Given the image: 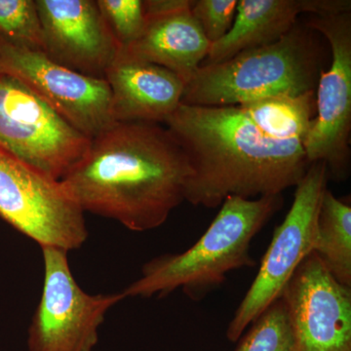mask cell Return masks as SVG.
<instances>
[{
    "label": "cell",
    "instance_id": "obj_1",
    "mask_svg": "<svg viewBox=\"0 0 351 351\" xmlns=\"http://www.w3.org/2000/svg\"><path fill=\"white\" fill-rule=\"evenodd\" d=\"M191 174L186 152L166 127L117 122L91 140L60 182L83 213L144 232L162 226L186 201Z\"/></svg>",
    "mask_w": 351,
    "mask_h": 351
},
{
    "label": "cell",
    "instance_id": "obj_2",
    "mask_svg": "<svg viewBox=\"0 0 351 351\" xmlns=\"http://www.w3.org/2000/svg\"><path fill=\"white\" fill-rule=\"evenodd\" d=\"M165 124L188 156L193 174L186 201L195 206L219 207L230 196L281 195L311 165L301 141L263 135L239 106L181 104Z\"/></svg>",
    "mask_w": 351,
    "mask_h": 351
},
{
    "label": "cell",
    "instance_id": "obj_3",
    "mask_svg": "<svg viewBox=\"0 0 351 351\" xmlns=\"http://www.w3.org/2000/svg\"><path fill=\"white\" fill-rule=\"evenodd\" d=\"M282 205L281 195L258 199L230 196L195 245L145 263L138 279L122 293L125 298H162L181 289L193 301H200L225 282L228 272L255 265L252 240Z\"/></svg>",
    "mask_w": 351,
    "mask_h": 351
},
{
    "label": "cell",
    "instance_id": "obj_4",
    "mask_svg": "<svg viewBox=\"0 0 351 351\" xmlns=\"http://www.w3.org/2000/svg\"><path fill=\"white\" fill-rule=\"evenodd\" d=\"M318 66L316 44L295 25L276 43L245 50L223 63L200 66L186 84L182 104L230 107L306 93L315 90Z\"/></svg>",
    "mask_w": 351,
    "mask_h": 351
},
{
    "label": "cell",
    "instance_id": "obj_5",
    "mask_svg": "<svg viewBox=\"0 0 351 351\" xmlns=\"http://www.w3.org/2000/svg\"><path fill=\"white\" fill-rule=\"evenodd\" d=\"M327 165L313 162L295 186L294 202L277 226L263 256L257 276L247 291L226 330L230 341L241 338L246 328L276 299L291 277L313 252L321 201L326 191Z\"/></svg>",
    "mask_w": 351,
    "mask_h": 351
},
{
    "label": "cell",
    "instance_id": "obj_6",
    "mask_svg": "<svg viewBox=\"0 0 351 351\" xmlns=\"http://www.w3.org/2000/svg\"><path fill=\"white\" fill-rule=\"evenodd\" d=\"M0 217L40 247L82 248L88 239L84 213L61 182L48 177L0 145Z\"/></svg>",
    "mask_w": 351,
    "mask_h": 351
},
{
    "label": "cell",
    "instance_id": "obj_7",
    "mask_svg": "<svg viewBox=\"0 0 351 351\" xmlns=\"http://www.w3.org/2000/svg\"><path fill=\"white\" fill-rule=\"evenodd\" d=\"M41 250L43 294L29 325L27 350L94 351L108 311L125 295L85 292L69 267L68 251L56 247H41Z\"/></svg>",
    "mask_w": 351,
    "mask_h": 351
},
{
    "label": "cell",
    "instance_id": "obj_8",
    "mask_svg": "<svg viewBox=\"0 0 351 351\" xmlns=\"http://www.w3.org/2000/svg\"><path fill=\"white\" fill-rule=\"evenodd\" d=\"M90 143L27 85L0 71V145L61 181Z\"/></svg>",
    "mask_w": 351,
    "mask_h": 351
},
{
    "label": "cell",
    "instance_id": "obj_9",
    "mask_svg": "<svg viewBox=\"0 0 351 351\" xmlns=\"http://www.w3.org/2000/svg\"><path fill=\"white\" fill-rule=\"evenodd\" d=\"M0 71L20 80L90 140L117 123L107 80L61 66L43 50L0 36Z\"/></svg>",
    "mask_w": 351,
    "mask_h": 351
},
{
    "label": "cell",
    "instance_id": "obj_10",
    "mask_svg": "<svg viewBox=\"0 0 351 351\" xmlns=\"http://www.w3.org/2000/svg\"><path fill=\"white\" fill-rule=\"evenodd\" d=\"M308 25L326 38L332 63L327 71H320L315 117L302 145L309 163L324 162L328 172L345 179L350 160L351 12L314 16Z\"/></svg>",
    "mask_w": 351,
    "mask_h": 351
},
{
    "label": "cell",
    "instance_id": "obj_11",
    "mask_svg": "<svg viewBox=\"0 0 351 351\" xmlns=\"http://www.w3.org/2000/svg\"><path fill=\"white\" fill-rule=\"evenodd\" d=\"M295 351H351V287L338 282L314 253L283 289Z\"/></svg>",
    "mask_w": 351,
    "mask_h": 351
},
{
    "label": "cell",
    "instance_id": "obj_12",
    "mask_svg": "<svg viewBox=\"0 0 351 351\" xmlns=\"http://www.w3.org/2000/svg\"><path fill=\"white\" fill-rule=\"evenodd\" d=\"M43 51L61 66L105 80L119 45L95 0H36Z\"/></svg>",
    "mask_w": 351,
    "mask_h": 351
},
{
    "label": "cell",
    "instance_id": "obj_13",
    "mask_svg": "<svg viewBox=\"0 0 351 351\" xmlns=\"http://www.w3.org/2000/svg\"><path fill=\"white\" fill-rule=\"evenodd\" d=\"M193 3V0H145L144 32L119 51L169 69L186 84L211 47L191 14Z\"/></svg>",
    "mask_w": 351,
    "mask_h": 351
},
{
    "label": "cell",
    "instance_id": "obj_14",
    "mask_svg": "<svg viewBox=\"0 0 351 351\" xmlns=\"http://www.w3.org/2000/svg\"><path fill=\"white\" fill-rule=\"evenodd\" d=\"M113 119L165 123L182 104L186 84L169 69L119 51L106 73Z\"/></svg>",
    "mask_w": 351,
    "mask_h": 351
},
{
    "label": "cell",
    "instance_id": "obj_15",
    "mask_svg": "<svg viewBox=\"0 0 351 351\" xmlns=\"http://www.w3.org/2000/svg\"><path fill=\"white\" fill-rule=\"evenodd\" d=\"M304 13V0H239L232 29L211 44L202 66L228 61L252 48L276 43Z\"/></svg>",
    "mask_w": 351,
    "mask_h": 351
},
{
    "label": "cell",
    "instance_id": "obj_16",
    "mask_svg": "<svg viewBox=\"0 0 351 351\" xmlns=\"http://www.w3.org/2000/svg\"><path fill=\"white\" fill-rule=\"evenodd\" d=\"M239 107L263 135L304 143L315 117V90L269 97Z\"/></svg>",
    "mask_w": 351,
    "mask_h": 351
},
{
    "label": "cell",
    "instance_id": "obj_17",
    "mask_svg": "<svg viewBox=\"0 0 351 351\" xmlns=\"http://www.w3.org/2000/svg\"><path fill=\"white\" fill-rule=\"evenodd\" d=\"M313 253L338 282L351 287V207L326 189Z\"/></svg>",
    "mask_w": 351,
    "mask_h": 351
},
{
    "label": "cell",
    "instance_id": "obj_18",
    "mask_svg": "<svg viewBox=\"0 0 351 351\" xmlns=\"http://www.w3.org/2000/svg\"><path fill=\"white\" fill-rule=\"evenodd\" d=\"M251 324L234 351H295L290 311L282 297L272 302Z\"/></svg>",
    "mask_w": 351,
    "mask_h": 351
},
{
    "label": "cell",
    "instance_id": "obj_19",
    "mask_svg": "<svg viewBox=\"0 0 351 351\" xmlns=\"http://www.w3.org/2000/svg\"><path fill=\"white\" fill-rule=\"evenodd\" d=\"M0 36L43 50L36 0H0Z\"/></svg>",
    "mask_w": 351,
    "mask_h": 351
},
{
    "label": "cell",
    "instance_id": "obj_20",
    "mask_svg": "<svg viewBox=\"0 0 351 351\" xmlns=\"http://www.w3.org/2000/svg\"><path fill=\"white\" fill-rule=\"evenodd\" d=\"M104 19L119 45V50L135 43L144 32L145 15L143 0H96Z\"/></svg>",
    "mask_w": 351,
    "mask_h": 351
},
{
    "label": "cell",
    "instance_id": "obj_21",
    "mask_svg": "<svg viewBox=\"0 0 351 351\" xmlns=\"http://www.w3.org/2000/svg\"><path fill=\"white\" fill-rule=\"evenodd\" d=\"M237 6L239 0H197L193 1L191 14L205 38L213 44L232 29Z\"/></svg>",
    "mask_w": 351,
    "mask_h": 351
},
{
    "label": "cell",
    "instance_id": "obj_22",
    "mask_svg": "<svg viewBox=\"0 0 351 351\" xmlns=\"http://www.w3.org/2000/svg\"><path fill=\"white\" fill-rule=\"evenodd\" d=\"M304 13H311L314 16H335L350 13V0H304Z\"/></svg>",
    "mask_w": 351,
    "mask_h": 351
}]
</instances>
